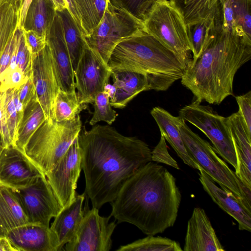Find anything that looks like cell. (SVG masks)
<instances>
[{
  "label": "cell",
  "mask_w": 251,
  "mask_h": 251,
  "mask_svg": "<svg viewBox=\"0 0 251 251\" xmlns=\"http://www.w3.org/2000/svg\"><path fill=\"white\" fill-rule=\"evenodd\" d=\"M239 107L238 112L242 118L248 131L251 134V91L235 97Z\"/></svg>",
  "instance_id": "cell-41"
},
{
  "label": "cell",
  "mask_w": 251,
  "mask_h": 251,
  "mask_svg": "<svg viewBox=\"0 0 251 251\" xmlns=\"http://www.w3.org/2000/svg\"><path fill=\"white\" fill-rule=\"evenodd\" d=\"M4 106L7 125L12 145L15 144L18 125L24 108L18 97V89L4 92Z\"/></svg>",
  "instance_id": "cell-32"
},
{
  "label": "cell",
  "mask_w": 251,
  "mask_h": 251,
  "mask_svg": "<svg viewBox=\"0 0 251 251\" xmlns=\"http://www.w3.org/2000/svg\"><path fill=\"white\" fill-rule=\"evenodd\" d=\"M29 223L11 188L0 184V238Z\"/></svg>",
  "instance_id": "cell-24"
},
{
  "label": "cell",
  "mask_w": 251,
  "mask_h": 251,
  "mask_svg": "<svg viewBox=\"0 0 251 251\" xmlns=\"http://www.w3.org/2000/svg\"><path fill=\"white\" fill-rule=\"evenodd\" d=\"M56 12L60 19L63 36L75 72L83 51L85 41L67 9Z\"/></svg>",
  "instance_id": "cell-28"
},
{
  "label": "cell",
  "mask_w": 251,
  "mask_h": 251,
  "mask_svg": "<svg viewBox=\"0 0 251 251\" xmlns=\"http://www.w3.org/2000/svg\"><path fill=\"white\" fill-rule=\"evenodd\" d=\"M227 122L237 155L238 169L235 173L245 185L251 187V134L238 112L227 117Z\"/></svg>",
  "instance_id": "cell-20"
},
{
  "label": "cell",
  "mask_w": 251,
  "mask_h": 251,
  "mask_svg": "<svg viewBox=\"0 0 251 251\" xmlns=\"http://www.w3.org/2000/svg\"><path fill=\"white\" fill-rule=\"evenodd\" d=\"M179 116L202 131L212 142L216 153L237 170L236 151L227 117L219 115L209 105L196 100L179 110Z\"/></svg>",
  "instance_id": "cell-9"
},
{
  "label": "cell",
  "mask_w": 251,
  "mask_h": 251,
  "mask_svg": "<svg viewBox=\"0 0 251 251\" xmlns=\"http://www.w3.org/2000/svg\"><path fill=\"white\" fill-rule=\"evenodd\" d=\"M23 30L26 45L32 59L45 47L47 44L46 36L32 30Z\"/></svg>",
  "instance_id": "cell-40"
},
{
  "label": "cell",
  "mask_w": 251,
  "mask_h": 251,
  "mask_svg": "<svg viewBox=\"0 0 251 251\" xmlns=\"http://www.w3.org/2000/svg\"><path fill=\"white\" fill-rule=\"evenodd\" d=\"M32 78L37 100L46 120H54V107L60 88L49 47L32 59Z\"/></svg>",
  "instance_id": "cell-14"
},
{
  "label": "cell",
  "mask_w": 251,
  "mask_h": 251,
  "mask_svg": "<svg viewBox=\"0 0 251 251\" xmlns=\"http://www.w3.org/2000/svg\"><path fill=\"white\" fill-rule=\"evenodd\" d=\"M23 1V0H14V4L18 12L21 9Z\"/></svg>",
  "instance_id": "cell-51"
},
{
  "label": "cell",
  "mask_w": 251,
  "mask_h": 251,
  "mask_svg": "<svg viewBox=\"0 0 251 251\" xmlns=\"http://www.w3.org/2000/svg\"><path fill=\"white\" fill-rule=\"evenodd\" d=\"M251 58V43L224 30L215 16L201 53L191 60L181 83L199 101L220 104L233 95L235 75Z\"/></svg>",
  "instance_id": "cell-3"
},
{
  "label": "cell",
  "mask_w": 251,
  "mask_h": 251,
  "mask_svg": "<svg viewBox=\"0 0 251 251\" xmlns=\"http://www.w3.org/2000/svg\"><path fill=\"white\" fill-rule=\"evenodd\" d=\"M112 217L100 215L99 209L92 207L84 213L73 239L65 245L66 251H109L112 245V235L116 227Z\"/></svg>",
  "instance_id": "cell-12"
},
{
  "label": "cell",
  "mask_w": 251,
  "mask_h": 251,
  "mask_svg": "<svg viewBox=\"0 0 251 251\" xmlns=\"http://www.w3.org/2000/svg\"><path fill=\"white\" fill-rule=\"evenodd\" d=\"M151 114L159 127L161 135L169 142L183 163L199 170L201 167L187 151L178 128L179 116H174L158 106L153 107Z\"/></svg>",
  "instance_id": "cell-21"
},
{
  "label": "cell",
  "mask_w": 251,
  "mask_h": 251,
  "mask_svg": "<svg viewBox=\"0 0 251 251\" xmlns=\"http://www.w3.org/2000/svg\"><path fill=\"white\" fill-rule=\"evenodd\" d=\"M33 0H23V3L19 12L18 26L22 27L25 21L28 9Z\"/></svg>",
  "instance_id": "cell-47"
},
{
  "label": "cell",
  "mask_w": 251,
  "mask_h": 251,
  "mask_svg": "<svg viewBox=\"0 0 251 251\" xmlns=\"http://www.w3.org/2000/svg\"><path fill=\"white\" fill-rule=\"evenodd\" d=\"M111 76L116 92L113 100L110 102L115 108H124L138 94L150 90L149 80L144 75L119 71L112 72Z\"/></svg>",
  "instance_id": "cell-23"
},
{
  "label": "cell",
  "mask_w": 251,
  "mask_h": 251,
  "mask_svg": "<svg viewBox=\"0 0 251 251\" xmlns=\"http://www.w3.org/2000/svg\"><path fill=\"white\" fill-rule=\"evenodd\" d=\"M138 18L146 32L172 51L186 68L192 59V49L187 26L174 2L155 0Z\"/></svg>",
  "instance_id": "cell-5"
},
{
  "label": "cell",
  "mask_w": 251,
  "mask_h": 251,
  "mask_svg": "<svg viewBox=\"0 0 251 251\" xmlns=\"http://www.w3.org/2000/svg\"><path fill=\"white\" fill-rule=\"evenodd\" d=\"M0 251H18L6 237L0 238Z\"/></svg>",
  "instance_id": "cell-48"
},
{
  "label": "cell",
  "mask_w": 251,
  "mask_h": 251,
  "mask_svg": "<svg viewBox=\"0 0 251 251\" xmlns=\"http://www.w3.org/2000/svg\"><path fill=\"white\" fill-rule=\"evenodd\" d=\"M117 251H182L178 242L167 237L148 235L126 245Z\"/></svg>",
  "instance_id": "cell-30"
},
{
  "label": "cell",
  "mask_w": 251,
  "mask_h": 251,
  "mask_svg": "<svg viewBox=\"0 0 251 251\" xmlns=\"http://www.w3.org/2000/svg\"><path fill=\"white\" fill-rule=\"evenodd\" d=\"M12 190L29 223L50 226V220L61 210L46 176L28 186Z\"/></svg>",
  "instance_id": "cell-10"
},
{
  "label": "cell",
  "mask_w": 251,
  "mask_h": 251,
  "mask_svg": "<svg viewBox=\"0 0 251 251\" xmlns=\"http://www.w3.org/2000/svg\"><path fill=\"white\" fill-rule=\"evenodd\" d=\"M235 31L251 43V0H233Z\"/></svg>",
  "instance_id": "cell-34"
},
{
  "label": "cell",
  "mask_w": 251,
  "mask_h": 251,
  "mask_svg": "<svg viewBox=\"0 0 251 251\" xmlns=\"http://www.w3.org/2000/svg\"><path fill=\"white\" fill-rule=\"evenodd\" d=\"M45 176L24 151L14 145L5 147L0 154V184L21 189Z\"/></svg>",
  "instance_id": "cell-15"
},
{
  "label": "cell",
  "mask_w": 251,
  "mask_h": 251,
  "mask_svg": "<svg viewBox=\"0 0 251 251\" xmlns=\"http://www.w3.org/2000/svg\"><path fill=\"white\" fill-rule=\"evenodd\" d=\"M18 97L24 109L33 98L37 97L32 75L26 82L18 89Z\"/></svg>",
  "instance_id": "cell-43"
},
{
  "label": "cell",
  "mask_w": 251,
  "mask_h": 251,
  "mask_svg": "<svg viewBox=\"0 0 251 251\" xmlns=\"http://www.w3.org/2000/svg\"><path fill=\"white\" fill-rule=\"evenodd\" d=\"M215 17L187 26L189 42L192 49V58H197L201 53L204 43L213 27Z\"/></svg>",
  "instance_id": "cell-35"
},
{
  "label": "cell",
  "mask_w": 251,
  "mask_h": 251,
  "mask_svg": "<svg viewBox=\"0 0 251 251\" xmlns=\"http://www.w3.org/2000/svg\"><path fill=\"white\" fill-rule=\"evenodd\" d=\"M46 36L60 88L67 92H75L74 71L56 11Z\"/></svg>",
  "instance_id": "cell-16"
},
{
  "label": "cell",
  "mask_w": 251,
  "mask_h": 251,
  "mask_svg": "<svg viewBox=\"0 0 251 251\" xmlns=\"http://www.w3.org/2000/svg\"><path fill=\"white\" fill-rule=\"evenodd\" d=\"M56 11H61L67 9L65 0H50Z\"/></svg>",
  "instance_id": "cell-50"
},
{
  "label": "cell",
  "mask_w": 251,
  "mask_h": 251,
  "mask_svg": "<svg viewBox=\"0 0 251 251\" xmlns=\"http://www.w3.org/2000/svg\"><path fill=\"white\" fill-rule=\"evenodd\" d=\"M86 196L99 209L112 202L124 183L151 161L148 144L136 137L122 135L108 125L81 129L77 136Z\"/></svg>",
  "instance_id": "cell-1"
},
{
  "label": "cell",
  "mask_w": 251,
  "mask_h": 251,
  "mask_svg": "<svg viewBox=\"0 0 251 251\" xmlns=\"http://www.w3.org/2000/svg\"><path fill=\"white\" fill-rule=\"evenodd\" d=\"M55 13L50 0H33L22 28L24 30H33L46 36Z\"/></svg>",
  "instance_id": "cell-26"
},
{
  "label": "cell",
  "mask_w": 251,
  "mask_h": 251,
  "mask_svg": "<svg viewBox=\"0 0 251 251\" xmlns=\"http://www.w3.org/2000/svg\"><path fill=\"white\" fill-rule=\"evenodd\" d=\"M103 91L109 96L110 102L112 101L114 98L116 92V88L115 85L113 84L107 83L105 86Z\"/></svg>",
  "instance_id": "cell-49"
},
{
  "label": "cell",
  "mask_w": 251,
  "mask_h": 251,
  "mask_svg": "<svg viewBox=\"0 0 251 251\" xmlns=\"http://www.w3.org/2000/svg\"><path fill=\"white\" fill-rule=\"evenodd\" d=\"M5 145L4 144L3 140L2 139V137L1 136V135L0 133V154L3 150V149L5 147Z\"/></svg>",
  "instance_id": "cell-52"
},
{
  "label": "cell",
  "mask_w": 251,
  "mask_h": 251,
  "mask_svg": "<svg viewBox=\"0 0 251 251\" xmlns=\"http://www.w3.org/2000/svg\"><path fill=\"white\" fill-rule=\"evenodd\" d=\"M177 127L187 151L199 166L221 188L232 193L251 212V188L245 185L217 155L209 143L193 131L180 117Z\"/></svg>",
  "instance_id": "cell-7"
},
{
  "label": "cell",
  "mask_w": 251,
  "mask_h": 251,
  "mask_svg": "<svg viewBox=\"0 0 251 251\" xmlns=\"http://www.w3.org/2000/svg\"><path fill=\"white\" fill-rule=\"evenodd\" d=\"M81 126L79 115L69 121L46 120L26 143L24 152L46 176L66 153Z\"/></svg>",
  "instance_id": "cell-6"
},
{
  "label": "cell",
  "mask_w": 251,
  "mask_h": 251,
  "mask_svg": "<svg viewBox=\"0 0 251 251\" xmlns=\"http://www.w3.org/2000/svg\"><path fill=\"white\" fill-rule=\"evenodd\" d=\"M181 200L176 179L168 170L150 161L123 185L111 202V215L147 235L163 232L174 226Z\"/></svg>",
  "instance_id": "cell-2"
},
{
  "label": "cell",
  "mask_w": 251,
  "mask_h": 251,
  "mask_svg": "<svg viewBox=\"0 0 251 251\" xmlns=\"http://www.w3.org/2000/svg\"><path fill=\"white\" fill-rule=\"evenodd\" d=\"M29 77L18 67L14 69L7 68L0 75V91L18 89L26 82Z\"/></svg>",
  "instance_id": "cell-37"
},
{
  "label": "cell",
  "mask_w": 251,
  "mask_h": 251,
  "mask_svg": "<svg viewBox=\"0 0 251 251\" xmlns=\"http://www.w3.org/2000/svg\"><path fill=\"white\" fill-rule=\"evenodd\" d=\"M7 2H13L14 3V0H0V6Z\"/></svg>",
  "instance_id": "cell-53"
},
{
  "label": "cell",
  "mask_w": 251,
  "mask_h": 251,
  "mask_svg": "<svg viewBox=\"0 0 251 251\" xmlns=\"http://www.w3.org/2000/svg\"><path fill=\"white\" fill-rule=\"evenodd\" d=\"M15 61L17 67L29 77L32 75V57L26 45L22 31L15 52Z\"/></svg>",
  "instance_id": "cell-38"
},
{
  "label": "cell",
  "mask_w": 251,
  "mask_h": 251,
  "mask_svg": "<svg viewBox=\"0 0 251 251\" xmlns=\"http://www.w3.org/2000/svg\"><path fill=\"white\" fill-rule=\"evenodd\" d=\"M45 120L44 111L37 97H35L24 109L18 125L14 145L24 151L30 137Z\"/></svg>",
  "instance_id": "cell-25"
},
{
  "label": "cell",
  "mask_w": 251,
  "mask_h": 251,
  "mask_svg": "<svg viewBox=\"0 0 251 251\" xmlns=\"http://www.w3.org/2000/svg\"><path fill=\"white\" fill-rule=\"evenodd\" d=\"M67 5V10L74 19L80 33L84 38V32L81 19L78 12L75 0H65Z\"/></svg>",
  "instance_id": "cell-46"
},
{
  "label": "cell",
  "mask_w": 251,
  "mask_h": 251,
  "mask_svg": "<svg viewBox=\"0 0 251 251\" xmlns=\"http://www.w3.org/2000/svg\"><path fill=\"white\" fill-rule=\"evenodd\" d=\"M147 33L142 21L119 0H108L98 25L84 40L107 64L116 46L130 38Z\"/></svg>",
  "instance_id": "cell-8"
},
{
  "label": "cell",
  "mask_w": 251,
  "mask_h": 251,
  "mask_svg": "<svg viewBox=\"0 0 251 251\" xmlns=\"http://www.w3.org/2000/svg\"><path fill=\"white\" fill-rule=\"evenodd\" d=\"M6 237L18 251H60L58 238L50 226L28 223L9 231Z\"/></svg>",
  "instance_id": "cell-17"
},
{
  "label": "cell",
  "mask_w": 251,
  "mask_h": 251,
  "mask_svg": "<svg viewBox=\"0 0 251 251\" xmlns=\"http://www.w3.org/2000/svg\"><path fill=\"white\" fill-rule=\"evenodd\" d=\"M19 24V12L14 3L7 2L0 6V58Z\"/></svg>",
  "instance_id": "cell-33"
},
{
  "label": "cell",
  "mask_w": 251,
  "mask_h": 251,
  "mask_svg": "<svg viewBox=\"0 0 251 251\" xmlns=\"http://www.w3.org/2000/svg\"><path fill=\"white\" fill-rule=\"evenodd\" d=\"M85 196V192L76 195L74 201L61 210L51 224L50 228L58 238L60 251L73 239L80 225L84 214L82 205Z\"/></svg>",
  "instance_id": "cell-22"
},
{
  "label": "cell",
  "mask_w": 251,
  "mask_h": 251,
  "mask_svg": "<svg viewBox=\"0 0 251 251\" xmlns=\"http://www.w3.org/2000/svg\"><path fill=\"white\" fill-rule=\"evenodd\" d=\"M199 171L200 181L213 201L238 222L239 229L251 232V212L232 193L218 187L201 167Z\"/></svg>",
  "instance_id": "cell-19"
},
{
  "label": "cell",
  "mask_w": 251,
  "mask_h": 251,
  "mask_svg": "<svg viewBox=\"0 0 251 251\" xmlns=\"http://www.w3.org/2000/svg\"><path fill=\"white\" fill-rule=\"evenodd\" d=\"M184 251H225L205 211L194 208L188 220Z\"/></svg>",
  "instance_id": "cell-18"
},
{
  "label": "cell",
  "mask_w": 251,
  "mask_h": 251,
  "mask_svg": "<svg viewBox=\"0 0 251 251\" xmlns=\"http://www.w3.org/2000/svg\"><path fill=\"white\" fill-rule=\"evenodd\" d=\"M81 103L76 93L67 92L59 89L54 107V120L62 122L74 119L85 108Z\"/></svg>",
  "instance_id": "cell-31"
},
{
  "label": "cell",
  "mask_w": 251,
  "mask_h": 251,
  "mask_svg": "<svg viewBox=\"0 0 251 251\" xmlns=\"http://www.w3.org/2000/svg\"><path fill=\"white\" fill-rule=\"evenodd\" d=\"M112 72L129 71L147 76L150 90L164 91L181 79L186 67L152 36L145 33L119 43L107 62Z\"/></svg>",
  "instance_id": "cell-4"
},
{
  "label": "cell",
  "mask_w": 251,
  "mask_h": 251,
  "mask_svg": "<svg viewBox=\"0 0 251 251\" xmlns=\"http://www.w3.org/2000/svg\"><path fill=\"white\" fill-rule=\"evenodd\" d=\"M81 161L77 137L62 158L46 175L61 209L75 198L77 182L82 170Z\"/></svg>",
  "instance_id": "cell-13"
},
{
  "label": "cell",
  "mask_w": 251,
  "mask_h": 251,
  "mask_svg": "<svg viewBox=\"0 0 251 251\" xmlns=\"http://www.w3.org/2000/svg\"><path fill=\"white\" fill-rule=\"evenodd\" d=\"M94 111L89 124L94 126L100 121L111 125L116 120L118 114L112 108L108 95L102 91L97 95L93 103Z\"/></svg>",
  "instance_id": "cell-36"
},
{
  "label": "cell",
  "mask_w": 251,
  "mask_h": 251,
  "mask_svg": "<svg viewBox=\"0 0 251 251\" xmlns=\"http://www.w3.org/2000/svg\"><path fill=\"white\" fill-rule=\"evenodd\" d=\"M108 1V0H75L81 19L84 38L101 21Z\"/></svg>",
  "instance_id": "cell-29"
},
{
  "label": "cell",
  "mask_w": 251,
  "mask_h": 251,
  "mask_svg": "<svg viewBox=\"0 0 251 251\" xmlns=\"http://www.w3.org/2000/svg\"><path fill=\"white\" fill-rule=\"evenodd\" d=\"M182 15L186 26L214 17L219 0H171Z\"/></svg>",
  "instance_id": "cell-27"
},
{
  "label": "cell",
  "mask_w": 251,
  "mask_h": 251,
  "mask_svg": "<svg viewBox=\"0 0 251 251\" xmlns=\"http://www.w3.org/2000/svg\"><path fill=\"white\" fill-rule=\"evenodd\" d=\"M112 71L100 56L85 46L74 72L77 98L82 104H93L98 94L109 83Z\"/></svg>",
  "instance_id": "cell-11"
},
{
  "label": "cell",
  "mask_w": 251,
  "mask_h": 251,
  "mask_svg": "<svg viewBox=\"0 0 251 251\" xmlns=\"http://www.w3.org/2000/svg\"><path fill=\"white\" fill-rule=\"evenodd\" d=\"M4 92L0 91V133L5 146L12 145L10 139L5 113Z\"/></svg>",
  "instance_id": "cell-44"
},
{
  "label": "cell",
  "mask_w": 251,
  "mask_h": 251,
  "mask_svg": "<svg viewBox=\"0 0 251 251\" xmlns=\"http://www.w3.org/2000/svg\"><path fill=\"white\" fill-rule=\"evenodd\" d=\"M137 17L146 9L155 0H119Z\"/></svg>",
  "instance_id": "cell-45"
},
{
  "label": "cell",
  "mask_w": 251,
  "mask_h": 251,
  "mask_svg": "<svg viewBox=\"0 0 251 251\" xmlns=\"http://www.w3.org/2000/svg\"><path fill=\"white\" fill-rule=\"evenodd\" d=\"M22 30V28L19 26L17 27L1 55L0 58V75L8 67L10 63Z\"/></svg>",
  "instance_id": "cell-42"
},
{
  "label": "cell",
  "mask_w": 251,
  "mask_h": 251,
  "mask_svg": "<svg viewBox=\"0 0 251 251\" xmlns=\"http://www.w3.org/2000/svg\"><path fill=\"white\" fill-rule=\"evenodd\" d=\"M151 161L156 163H161L173 167L179 170L177 163L170 154L166 140L161 135L158 143L151 151Z\"/></svg>",
  "instance_id": "cell-39"
}]
</instances>
